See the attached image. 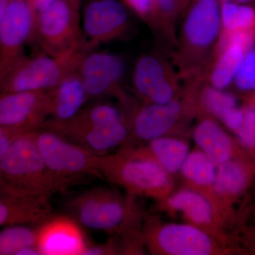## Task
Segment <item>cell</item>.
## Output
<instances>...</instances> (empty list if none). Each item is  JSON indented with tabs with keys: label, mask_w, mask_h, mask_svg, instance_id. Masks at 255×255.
Wrapping results in <instances>:
<instances>
[{
	"label": "cell",
	"mask_w": 255,
	"mask_h": 255,
	"mask_svg": "<svg viewBox=\"0 0 255 255\" xmlns=\"http://www.w3.org/2000/svg\"><path fill=\"white\" fill-rule=\"evenodd\" d=\"M221 0H190L170 58L184 81L203 78L222 30Z\"/></svg>",
	"instance_id": "obj_1"
},
{
	"label": "cell",
	"mask_w": 255,
	"mask_h": 255,
	"mask_svg": "<svg viewBox=\"0 0 255 255\" xmlns=\"http://www.w3.org/2000/svg\"><path fill=\"white\" fill-rule=\"evenodd\" d=\"M41 128L56 132L99 155L122 147L131 133L123 112L111 104L101 102L83 107L68 120L48 119Z\"/></svg>",
	"instance_id": "obj_2"
},
{
	"label": "cell",
	"mask_w": 255,
	"mask_h": 255,
	"mask_svg": "<svg viewBox=\"0 0 255 255\" xmlns=\"http://www.w3.org/2000/svg\"><path fill=\"white\" fill-rule=\"evenodd\" d=\"M93 162L104 179L133 194L164 198L172 187L170 174L147 148L135 150L122 145L114 153H94Z\"/></svg>",
	"instance_id": "obj_3"
},
{
	"label": "cell",
	"mask_w": 255,
	"mask_h": 255,
	"mask_svg": "<svg viewBox=\"0 0 255 255\" xmlns=\"http://www.w3.org/2000/svg\"><path fill=\"white\" fill-rule=\"evenodd\" d=\"M91 51L84 36L56 57L43 53L32 57L24 55L0 79L1 93L49 90L70 74L78 72L84 57Z\"/></svg>",
	"instance_id": "obj_4"
},
{
	"label": "cell",
	"mask_w": 255,
	"mask_h": 255,
	"mask_svg": "<svg viewBox=\"0 0 255 255\" xmlns=\"http://www.w3.org/2000/svg\"><path fill=\"white\" fill-rule=\"evenodd\" d=\"M36 134V130L21 134L9 151L0 157V186L50 198L58 189L38 150Z\"/></svg>",
	"instance_id": "obj_5"
},
{
	"label": "cell",
	"mask_w": 255,
	"mask_h": 255,
	"mask_svg": "<svg viewBox=\"0 0 255 255\" xmlns=\"http://www.w3.org/2000/svg\"><path fill=\"white\" fill-rule=\"evenodd\" d=\"M36 137L38 150L54 179L58 192L86 178L104 179L95 167L92 151L46 129L37 130Z\"/></svg>",
	"instance_id": "obj_6"
},
{
	"label": "cell",
	"mask_w": 255,
	"mask_h": 255,
	"mask_svg": "<svg viewBox=\"0 0 255 255\" xmlns=\"http://www.w3.org/2000/svg\"><path fill=\"white\" fill-rule=\"evenodd\" d=\"M67 209L81 226L93 231L117 233L127 222L130 204L111 188L97 187L68 201Z\"/></svg>",
	"instance_id": "obj_7"
},
{
	"label": "cell",
	"mask_w": 255,
	"mask_h": 255,
	"mask_svg": "<svg viewBox=\"0 0 255 255\" xmlns=\"http://www.w3.org/2000/svg\"><path fill=\"white\" fill-rule=\"evenodd\" d=\"M131 81L134 92L143 104L169 103L182 94L184 85L170 58L157 51L140 55Z\"/></svg>",
	"instance_id": "obj_8"
},
{
	"label": "cell",
	"mask_w": 255,
	"mask_h": 255,
	"mask_svg": "<svg viewBox=\"0 0 255 255\" xmlns=\"http://www.w3.org/2000/svg\"><path fill=\"white\" fill-rule=\"evenodd\" d=\"M196 85V80L184 82L182 94L169 103L143 104L132 115L131 133L147 142L168 135L182 121L197 111Z\"/></svg>",
	"instance_id": "obj_9"
},
{
	"label": "cell",
	"mask_w": 255,
	"mask_h": 255,
	"mask_svg": "<svg viewBox=\"0 0 255 255\" xmlns=\"http://www.w3.org/2000/svg\"><path fill=\"white\" fill-rule=\"evenodd\" d=\"M84 36L80 13L66 0H56L37 15L31 38L36 40L42 53L56 57Z\"/></svg>",
	"instance_id": "obj_10"
},
{
	"label": "cell",
	"mask_w": 255,
	"mask_h": 255,
	"mask_svg": "<svg viewBox=\"0 0 255 255\" xmlns=\"http://www.w3.org/2000/svg\"><path fill=\"white\" fill-rule=\"evenodd\" d=\"M124 72L125 63L119 55L94 50L85 55L78 70L89 98L114 97L129 107L130 99L122 84Z\"/></svg>",
	"instance_id": "obj_11"
},
{
	"label": "cell",
	"mask_w": 255,
	"mask_h": 255,
	"mask_svg": "<svg viewBox=\"0 0 255 255\" xmlns=\"http://www.w3.org/2000/svg\"><path fill=\"white\" fill-rule=\"evenodd\" d=\"M145 240L155 254L209 255L216 250L212 238L200 227L191 223L149 226Z\"/></svg>",
	"instance_id": "obj_12"
},
{
	"label": "cell",
	"mask_w": 255,
	"mask_h": 255,
	"mask_svg": "<svg viewBox=\"0 0 255 255\" xmlns=\"http://www.w3.org/2000/svg\"><path fill=\"white\" fill-rule=\"evenodd\" d=\"M82 31L90 48L122 38L130 26L128 8L122 0H92L83 11Z\"/></svg>",
	"instance_id": "obj_13"
},
{
	"label": "cell",
	"mask_w": 255,
	"mask_h": 255,
	"mask_svg": "<svg viewBox=\"0 0 255 255\" xmlns=\"http://www.w3.org/2000/svg\"><path fill=\"white\" fill-rule=\"evenodd\" d=\"M33 24L34 16L26 0H14L0 15V79L24 55Z\"/></svg>",
	"instance_id": "obj_14"
},
{
	"label": "cell",
	"mask_w": 255,
	"mask_h": 255,
	"mask_svg": "<svg viewBox=\"0 0 255 255\" xmlns=\"http://www.w3.org/2000/svg\"><path fill=\"white\" fill-rule=\"evenodd\" d=\"M50 118L48 90L0 95V127L22 132L41 129Z\"/></svg>",
	"instance_id": "obj_15"
},
{
	"label": "cell",
	"mask_w": 255,
	"mask_h": 255,
	"mask_svg": "<svg viewBox=\"0 0 255 255\" xmlns=\"http://www.w3.org/2000/svg\"><path fill=\"white\" fill-rule=\"evenodd\" d=\"M37 233L41 255H83L89 246L80 224L69 216L53 215L38 226Z\"/></svg>",
	"instance_id": "obj_16"
},
{
	"label": "cell",
	"mask_w": 255,
	"mask_h": 255,
	"mask_svg": "<svg viewBox=\"0 0 255 255\" xmlns=\"http://www.w3.org/2000/svg\"><path fill=\"white\" fill-rule=\"evenodd\" d=\"M50 198L31 195L1 187L0 226L38 225L49 219L52 214Z\"/></svg>",
	"instance_id": "obj_17"
},
{
	"label": "cell",
	"mask_w": 255,
	"mask_h": 255,
	"mask_svg": "<svg viewBox=\"0 0 255 255\" xmlns=\"http://www.w3.org/2000/svg\"><path fill=\"white\" fill-rule=\"evenodd\" d=\"M50 119L65 121L72 118L90 100L78 72L69 75L48 90Z\"/></svg>",
	"instance_id": "obj_18"
},
{
	"label": "cell",
	"mask_w": 255,
	"mask_h": 255,
	"mask_svg": "<svg viewBox=\"0 0 255 255\" xmlns=\"http://www.w3.org/2000/svg\"><path fill=\"white\" fill-rule=\"evenodd\" d=\"M192 134L199 150L218 166L232 158V138L216 119L203 117L196 124Z\"/></svg>",
	"instance_id": "obj_19"
},
{
	"label": "cell",
	"mask_w": 255,
	"mask_h": 255,
	"mask_svg": "<svg viewBox=\"0 0 255 255\" xmlns=\"http://www.w3.org/2000/svg\"><path fill=\"white\" fill-rule=\"evenodd\" d=\"M249 49L240 43L231 42L216 50L203 79L216 88L227 90L233 85L245 55Z\"/></svg>",
	"instance_id": "obj_20"
},
{
	"label": "cell",
	"mask_w": 255,
	"mask_h": 255,
	"mask_svg": "<svg viewBox=\"0 0 255 255\" xmlns=\"http://www.w3.org/2000/svg\"><path fill=\"white\" fill-rule=\"evenodd\" d=\"M165 206L172 211H179L185 219L196 226H208L214 219V209L211 201L199 191L182 189L168 195Z\"/></svg>",
	"instance_id": "obj_21"
},
{
	"label": "cell",
	"mask_w": 255,
	"mask_h": 255,
	"mask_svg": "<svg viewBox=\"0 0 255 255\" xmlns=\"http://www.w3.org/2000/svg\"><path fill=\"white\" fill-rule=\"evenodd\" d=\"M147 142V150L170 175L180 172L190 152L187 142L167 135Z\"/></svg>",
	"instance_id": "obj_22"
},
{
	"label": "cell",
	"mask_w": 255,
	"mask_h": 255,
	"mask_svg": "<svg viewBox=\"0 0 255 255\" xmlns=\"http://www.w3.org/2000/svg\"><path fill=\"white\" fill-rule=\"evenodd\" d=\"M195 97L197 111L205 114L206 117L219 120L228 111L238 107L236 96L226 90L216 88L204 79L198 82Z\"/></svg>",
	"instance_id": "obj_23"
},
{
	"label": "cell",
	"mask_w": 255,
	"mask_h": 255,
	"mask_svg": "<svg viewBox=\"0 0 255 255\" xmlns=\"http://www.w3.org/2000/svg\"><path fill=\"white\" fill-rule=\"evenodd\" d=\"M248 173L241 163L232 159L218 166L215 192L223 197L239 196L248 184Z\"/></svg>",
	"instance_id": "obj_24"
},
{
	"label": "cell",
	"mask_w": 255,
	"mask_h": 255,
	"mask_svg": "<svg viewBox=\"0 0 255 255\" xmlns=\"http://www.w3.org/2000/svg\"><path fill=\"white\" fill-rule=\"evenodd\" d=\"M221 36L238 32L255 33V7L230 1L221 5Z\"/></svg>",
	"instance_id": "obj_25"
},
{
	"label": "cell",
	"mask_w": 255,
	"mask_h": 255,
	"mask_svg": "<svg viewBox=\"0 0 255 255\" xmlns=\"http://www.w3.org/2000/svg\"><path fill=\"white\" fill-rule=\"evenodd\" d=\"M218 165L200 150L191 151L180 172L192 184L202 187H214Z\"/></svg>",
	"instance_id": "obj_26"
},
{
	"label": "cell",
	"mask_w": 255,
	"mask_h": 255,
	"mask_svg": "<svg viewBox=\"0 0 255 255\" xmlns=\"http://www.w3.org/2000/svg\"><path fill=\"white\" fill-rule=\"evenodd\" d=\"M37 228L27 226H9L0 233V255H16L23 248L37 247Z\"/></svg>",
	"instance_id": "obj_27"
},
{
	"label": "cell",
	"mask_w": 255,
	"mask_h": 255,
	"mask_svg": "<svg viewBox=\"0 0 255 255\" xmlns=\"http://www.w3.org/2000/svg\"><path fill=\"white\" fill-rule=\"evenodd\" d=\"M161 39L173 49L177 43V22L186 10L184 0H157Z\"/></svg>",
	"instance_id": "obj_28"
},
{
	"label": "cell",
	"mask_w": 255,
	"mask_h": 255,
	"mask_svg": "<svg viewBox=\"0 0 255 255\" xmlns=\"http://www.w3.org/2000/svg\"><path fill=\"white\" fill-rule=\"evenodd\" d=\"M126 6L135 13L150 28L152 33L161 39L157 0H122Z\"/></svg>",
	"instance_id": "obj_29"
},
{
	"label": "cell",
	"mask_w": 255,
	"mask_h": 255,
	"mask_svg": "<svg viewBox=\"0 0 255 255\" xmlns=\"http://www.w3.org/2000/svg\"><path fill=\"white\" fill-rule=\"evenodd\" d=\"M233 85L241 92H255V48L246 52Z\"/></svg>",
	"instance_id": "obj_30"
},
{
	"label": "cell",
	"mask_w": 255,
	"mask_h": 255,
	"mask_svg": "<svg viewBox=\"0 0 255 255\" xmlns=\"http://www.w3.org/2000/svg\"><path fill=\"white\" fill-rule=\"evenodd\" d=\"M244 110V120L239 130L236 132L240 142L248 148L255 147V107Z\"/></svg>",
	"instance_id": "obj_31"
},
{
	"label": "cell",
	"mask_w": 255,
	"mask_h": 255,
	"mask_svg": "<svg viewBox=\"0 0 255 255\" xmlns=\"http://www.w3.org/2000/svg\"><path fill=\"white\" fill-rule=\"evenodd\" d=\"M244 120V110L236 107L230 111L221 118L224 127L227 128L228 130L236 132L239 130Z\"/></svg>",
	"instance_id": "obj_32"
},
{
	"label": "cell",
	"mask_w": 255,
	"mask_h": 255,
	"mask_svg": "<svg viewBox=\"0 0 255 255\" xmlns=\"http://www.w3.org/2000/svg\"><path fill=\"white\" fill-rule=\"evenodd\" d=\"M24 132H26L0 127V157H3L9 151L15 140Z\"/></svg>",
	"instance_id": "obj_33"
},
{
	"label": "cell",
	"mask_w": 255,
	"mask_h": 255,
	"mask_svg": "<svg viewBox=\"0 0 255 255\" xmlns=\"http://www.w3.org/2000/svg\"><path fill=\"white\" fill-rule=\"evenodd\" d=\"M28 6L33 12V16L36 18L37 15L39 14L41 11L46 9L50 5L54 3L56 0H26Z\"/></svg>",
	"instance_id": "obj_34"
},
{
	"label": "cell",
	"mask_w": 255,
	"mask_h": 255,
	"mask_svg": "<svg viewBox=\"0 0 255 255\" xmlns=\"http://www.w3.org/2000/svg\"><path fill=\"white\" fill-rule=\"evenodd\" d=\"M70 6L77 12L80 13L82 0H66Z\"/></svg>",
	"instance_id": "obj_35"
},
{
	"label": "cell",
	"mask_w": 255,
	"mask_h": 255,
	"mask_svg": "<svg viewBox=\"0 0 255 255\" xmlns=\"http://www.w3.org/2000/svg\"><path fill=\"white\" fill-rule=\"evenodd\" d=\"M14 0H0V15L4 13L10 3L12 2Z\"/></svg>",
	"instance_id": "obj_36"
},
{
	"label": "cell",
	"mask_w": 255,
	"mask_h": 255,
	"mask_svg": "<svg viewBox=\"0 0 255 255\" xmlns=\"http://www.w3.org/2000/svg\"><path fill=\"white\" fill-rule=\"evenodd\" d=\"M234 2L238 3V4L251 5L253 3H255V0H231Z\"/></svg>",
	"instance_id": "obj_37"
},
{
	"label": "cell",
	"mask_w": 255,
	"mask_h": 255,
	"mask_svg": "<svg viewBox=\"0 0 255 255\" xmlns=\"http://www.w3.org/2000/svg\"><path fill=\"white\" fill-rule=\"evenodd\" d=\"M189 2H190V0H184V4H185L186 9H187L188 5H189Z\"/></svg>",
	"instance_id": "obj_38"
},
{
	"label": "cell",
	"mask_w": 255,
	"mask_h": 255,
	"mask_svg": "<svg viewBox=\"0 0 255 255\" xmlns=\"http://www.w3.org/2000/svg\"><path fill=\"white\" fill-rule=\"evenodd\" d=\"M231 1V0H221V4L225 2H228V1Z\"/></svg>",
	"instance_id": "obj_39"
}]
</instances>
